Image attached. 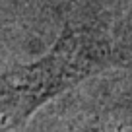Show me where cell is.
Listing matches in <instances>:
<instances>
[{"label":"cell","mask_w":132,"mask_h":132,"mask_svg":"<svg viewBox=\"0 0 132 132\" xmlns=\"http://www.w3.org/2000/svg\"><path fill=\"white\" fill-rule=\"evenodd\" d=\"M113 51L103 25L72 16L47 54L0 72V122L23 119L51 95L103 70L111 64Z\"/></svg>","instance_id":"obj_1"}]
</instances>
